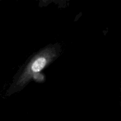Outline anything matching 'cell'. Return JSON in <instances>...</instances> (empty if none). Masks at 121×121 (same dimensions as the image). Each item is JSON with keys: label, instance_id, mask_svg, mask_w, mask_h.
I'll list each match as a JSON object with an SVG mask.
<instances>
[{"label": "cell", "instance_id": "6da1fadb", "mask_svg": "<svg viewBox=\"0 0 121 121\" xmlns=\"http://www.w3.org/2000/svg\"><path fill=\"white\" fill-rule=\"evenodd\" d=\"M46 64V60L44 57H40L37 59L32 65L31 69L34 72H39L41 71Z\"/></svg>", "mask_w": 121, "mask_h": 121}]
</instances>
